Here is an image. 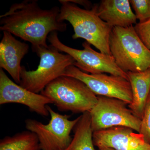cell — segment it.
I'll list each match as a JSON object with an SVG mask.
<instances>
[{
	"instance_id": "1",
	"label": "cell",
	"mask_w": 150,
	"mask_h": 150,
	"mask_svg": "<svg viewBox=\"0 0 150 150\" xmlns=\"http://www.w3.org/2000/svg\"><path fill=\"white\" fill-rule=\"evenodd\" d=\"M60 8L43 9L37 0H25L12 5L0 16V30L31 43L32 47H48L47 39L53 32H64L67 23L59 19Z\"/></svg>"
},
{
	"instance_id": "8",
	"label": "cell",
	"mask_w": 150,
	"mask_h": 150,
	"mask_svg": "<svg viewBox=\"0 0 150 150\" xmlns=\"http://www.w3.org/2000/svg\"><path fill=\"white\" fill-rule=\"evenodd\" d=\"M97 96V103L89 112L93 132L125 126L139 133L142 120L134 115L126 102L113 98Z\"/></svg>"
},
{
	"instance_id": "7",
	"label": "cell",
	"mask_w": 150,
	"mask_h": 150,
	"mask_svg": "<svg viewBox=\"0 0 150 150\" xmlns=\"http://www.w3.org/2000/svg\"><path fill=\"white\" fill-rule=\"evenodd\" d=\"M51 119L47 124L34 119H26L25 126L28 131L37 136L41 150H63L72 139L71 133L79 120L80 116L70 120L69 115H62L47 105Z\"/></svg>"
},
{
	"instance_id": "17",
	"label": "cell",
	"mask_w": 150,
	"mask_h": 150,
	"mask_svg": "<svg viewBox=\"0 0 150 150\" xmlns=\"http://www.w3.org/2000/svg\"><path fill=\"white\" fill-rule=\"evenodd\" d=\"M129 1L139 22H143L149 19L150 0H130Z\"/></svg>"
},
{
	"instance_id": "21",
	"label": "cell",
	"mask_w": 150,
	"mask_h": 150,
	"mask_svg": "<svg viewBox=\"0 0 150 150\" xmlns=\"http://www.w3.org/2000/svg\"><path fill=\"white\" fill-rule=\"evenodd\" d=\"M98 150H115L110 148L106 147H100L98 148Z\"/></svg>"
},
{
	"instance_id": "20",
	"label": "cell",
	"mask_w": 150,
	"mask_h": 150,
	"mask_svg": "<svg viewBox=\"0 0 150 150\" xmlns=\"http://www.w3.org/2000/svg\"><path fill=\"white\" fill-rule=\"evenodd\" d=\"M70 2L74 4H80L86 8V9H91V3L88 1H83V0H69Z\"/></svg>"
},
{
	"instance_id": "4",
	"label": "cell",
	"mask_w": 150,
	"mask_h": 150,
	"mask_svg": "<svg viewBox=\"0 0 150 150\" xmlns=\"http://www.w3.org/2000/svg\"><path fill=\"white\" fill-rule=\"evenodd\" d=\"M32 48L40 57L39 64L34 71H28L22 67L19 85L34 93H40L49 84L63 76L66 69L74 65L75 61L70 55L60 53L51 45Z\"/></svg>"
},
{
	"instance_id": "12",
	"label": "cell",
	"mask_w": 150,
	"mask_h": 150,
	"mask_svg": "<svg viewBox=\"0 0 150 150\" xmlns=\"http://www.w3.org/2000/svg\"><path fill=\"white\" fill-rule=\"evenodd\" d=\"M29 48L28 44L17 40L10 33L3 32L0 42V67L7 71L18 85L22 67L21 63Z\"/></svg>"
},
{
	"instance_id": "6",
	"label": "cell",
	"mask_w": 150,
	"mask_h": 150,
	"mask_svg": "<svg viewBox=\"0 0 150 150\" xmlns=\"http://www.w3.org/2000/svg\"><path fill=\"white\" fill-rule=\"evenodd\" d=\"M48 40L50 45L60 52L71 56L75 61L74 66L84 72L93 74L108 73L129 80L127 73L119 68L112 55L97 52L88 42L83 43V50L71 48L60 41L58 33L56 31L49 34Z\"/></svg>"
},
{
	"instance_id": "11",
	"label": "cell",
	"mask_w": 150,
	"mask_h": 150,
	"mask_svg": "<svg viewBox=\"0 0 150 150\" xmlns=\"http://www.w3.org/2000/svg\"><path fill=\"white\" fill-rule=\"evenodd\" d=\"M129 127L117 126L93 132L94 145L115 150H150L144 136Z\"/></svg>"
},
{
	"instance_id": "16",
	"label": "cell",
	"mask_w": 150,
	"mask_h": 150,
	"mask_svg": "<svg viewBox=\"0 0 150 150\" xmlns=\"http://www.w3.org/2000/svg\"><path fill=\"white\" fill-rule=\"evenodd\" d=\"M0 150H41L37 136L29 131H22L0 141Z\"/></svg>"
},
{
	"instance_id": "13",
	"label": "cell",
	"mask_w": 150,
	"mask_h": 150,
	"mask_svg": "<svg viewBox=\"0 0 150 150\" xmlns=\"http://www.w3.org/2000/svg\"><path fill=\"white\" fill-rule=\"evenodd\" d=\"M100 18L112 27L126 28L137 23L129 0H102L98 6Z\"/></svg>"
},
{
	"instance_id": "5",
	"label": "cell",
	"mask_w": 150,
	"mask_h": 150,
	"mask_svg": "<svg viewBox=\"0 0 150 150\" xmlns=\"http://www.w3.org/2000/svg\"><path fill=\"white\" fill-rule=\"evenodd\" d=\"M51 99L58 110L73 113L90 112L98 96L81 81L62 76L49 84L40 93Z\"/></svg>"
},
{
	"instance_id": "14",
	"label": "cell",
	"mask_w": 150,
	"mask_h": 150,
	"mask_svg": "<svg viewBox=\"0 0 150 150\" xmlns=\"http://www.w3.org/2000/svg\"><path fill=\"white\" fill-rule=\"evenodd\" d=\"M132 93V101L128 107L142 120L150 93V69L139 72H127Z\"/></svg>"
},
{
	"instance_id": "9",
	"label": "cell",
	"mask_w": 150,
	"mask_h": 150,
	"mask_svg": "<svg viewBox=\"0 0 150 150\" xmlns=\"http://www.w3.org/2000/svg\"><path fill=\"white\" fill-rule=\"evenodd\" d=\"M63 76L79 80L97 96L121 100L129 105L132 101V93L129 81L119 76L104 74H89L71 65L65 70Z\"/></svg>"
},
{
	"instance_id": "2",
	"label": "cell",
	"mask_w": 150,
	"mask_h": 150,
	"mask_svg": "<svg viewBox=\"0 0 150 150\" xmlns=\"http://www.w3.org/2000/svg\"><path fill=\"white\" fill-rule=\"evenodd\" d=\"M61 4L59 19L69 21L74 28V39L83 38L101 53L111 55L110 38L113 27L98 16V6L91 9L81 8L69 0H59Z\"/></svg>"
},
{
	"instance_id": "3",
	"label": "cell",
	"mask_w": 150,
	"mask_h": 150,
	"mask_svg": "<svg viewBox=\"0 0 150 150\" xmlns=\"http://www.w3.org/2000/svg\"><path fill=\"white\" fill-rule=\"evenodd\" d=\"M110 48L115 63L125 72H139L150 69V50L137 35L133 25L113 27Z\"/></svg>"
},
{
	"instance_id": "19",
	"label": "cell",
	"mask_w": 150,
	"mask_h": 150,
	"mask_svg": "<svg viewBox=\"0 0 150 150\" xmlns=\"http://www.w3.org/2000/svg\"><path fill=\"white\" fill-rule=\"evenodd\" d=\"M134 27L143 43L150 50V18L143 22L137 23Z\"/></svg>"
},
{
	"instance_id": "18",
	"label": "cell",
	"mask_w": 150,
	"mask_h": 150,
	"mask_svg": "<svg viewBox=\"0 0 150 150\" xmlns=\"http://www.w3.org/2000/svg\"><path fill=\"white\" fill-rule=\"evenodd\" d=\"M139 133L144 136L146 142L150 144V93L145 105Z\"/></svg>"
},
{
	"instance_id": "10",
	"label": "cell",
	"mask_w": 150,
	"mask_h": 150,
	"mask_svg": "<svg viewBox=\"0 0 150 150\" xmlns=\"http://www.w3.org/2000/svg\"><path fill=\"white\" fill-rule=\"evenodd\" d=\"M16 103L27 106L32 112L43 117L50 115L48 104L53 103L51 99L41 94L34 93L13 81L0 69V104Z\"/></svg>"
},
{
	"instance_id": "15",
	"label": "cell",
	"mask_w": 150,
	"mask_h": 150,
	"mask_svg": "<svg viewBox=\"0 0 150 150\" xmlns=\"http://www.w3.org/2000/svg\"><path fill=\"white\" fill-rule=\"evenodd\" d=\"M74 131L71 143L63 150H96L93 139V131L89 112H84L80 115Z\"/></svg>"
}]
</instances>
